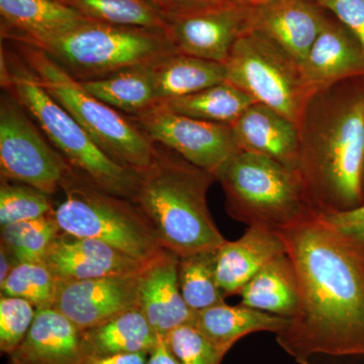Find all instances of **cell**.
Instances as JSON below:
<instances>
[{"label": "cell", "instance_id": "cell-17", "mask_svg": "<svg viewBox=\"0 0 364 364\" xmlns=\"http://www.w3.org/2000/svg\"><path fill=\"white\" fill-rule=\"evenodd\" d=\"M313 92L364 76L363 45L331 14L301 64Z\"/></svg>", "mask_w": 364, "mask_h": 364}, {"label": "cell", "instance_id": "cell-23", "mask_svg": "<svg viewBox=\"0 0 364 364\" xmlns=\"http://www.w3.org/2000/svg\"><path fill=\"white\" fill-rule=\"evenodd\" d=\"M239 296L241 305L279 317L293 318L299 306V279L289 254L270 260L249 280Z\"/></svg>", "mask_w": 364, "mask_h": 364}, {"label": "cell", "instance_id": "cell-28", "mask_svg": "<svg viewBox=\"0 0 364 364\" xmlns=\"http://www.w3.org/2000/svg\"><path fill=\"white\" fill-rule=\"evenodd\" d=\"M69 6L91 21L166 33L165 14L149 0H71Z\"/></svg>", "mask_w": 364, "mask_h": 364}, {"label": "cell", "instance_id": "cell-1", "mask_svg": "<svg viewBox=\"0 0 364 364\" xmlns=\"http://www.w3.org/2000/svg\"><path fill=\"white\" fill-rule=\"evenodd\" d=\"M299 279V306L277 336L299 364L364 358V249L316 215L279 232Z\"/></svg>", "mask_w": 364, "mask_h": 364}, {"label": "cell", "instance_id": "cell-8", "mask_svg": "<svg viewBox=\"0 0 364 364\" xmlns=\"http://www.w3.org/2000/svg\"><path fill=\"white\" fill-rule=\"evenodd\" d=\"M33 47L42 50L77 80L148 65L177 53L165 32L91 20Z\"/></svg>", "mask_w": 364, "mask_h": 364}, {"label": "cell", "instance_id": "cell-25", "mask_svg": "<svg viewBox=\"0 0 364 364\" xmlns=\"http://www.w3.org/2000/svg\"><path fill=\"white\" fill-rule=\"evenodd\" d=\"M159 102L186 97L226 81V66L181 53L151 64Z\"/></svg>", "mask_w": 364, "mask_h": 364}, {"label": "cell", "instance_id": "cell-26", "mask_svg": "<svg viewBox=\"0 0 364 364\" xmlns=\"http://www.w3.org/2000/svg\"><path fill=\"white\" fill-rule=\"evenodd\" d=\"M86 356H107L153 350L159 337L139 309L81 331Z\"/></svg>", "mask_w": 364, "mask_h": 364}, {"label": "cell", "instance_id": "cell-39", "mask_svg": "<svg viewBox=\"0 0 364 364\" xmlns=\"http://www.w3.org/2000/svg\"><path fill=\"white\" fill-rule=\"evenodd\" d=\"M0 262H1V273H0V286L4 284L9 273L16 267V262L14 258L11 257V254L6 250L4 245H1V250H0Z\"/></svg>", "mask_w": 364, "mask_h": 364}, {"label": "cell", "instance_id": "cell-18", "mask_svg": "<svg viewBox=\"0 0 364 364\" xmlns=\"http://www.w3.org/2000/svg\"><path fill=\"white\" fill-rule=\"evenodd\" d=\"M230 127L239 151L267 157L296 170L299 128L284 114L255 102Z\"/></svg>", "mask_w": 364, "mask_h": 364}, {"label": "cell", "instance_id": "cell-13", "mask_svg": "<svg viewBox=\"0 0 364 364\" xmlns=\"http://www.w3.org/2000/svg\"><path fill=\"white\" fill-rule=\"evenodd\" d=\"M139 273L76 282L60 280L53 309L80 331L104 324L138 309Z\"/></svg>", "mask_w": 364, "mask_h": 364}, {"label": "cell", "instance_id": "cell-7", "mask_svg": "<svg viewBox=\"0 0 364 364\" xmlns=\"http://www.w3.org/2000/svg\"><path fill=\"white\" fill-rule=\"evenodd\" d=\"M60 188L64 198L53 215L63 233L104 242L143 262L166 251L131 200L107 193L74 169Z\"/></svg>", "mask_w": 364, "mask_h": 364}, {"label": "cell", "instance_id": "cell-15", "mask_svg": "<svg viewBox=\"0 0 364 364\" xmlns=\"http://www.w3.org/2000/svg\"><path fill=\"white\" fill-rule=\"evenodd\" d=\"M328 16L314 0H275L249 9L248 30L267 36L303 64Z\"/></svg>", "mask_w": 364, "mask_h": 364}, {"label": "cell", "instance_id": "cell-19", "mask_svg": "<svg viewBox=\"0 0 364 364\" xmlns=\"http://www.w3.org/2000/svg\"><path fill=\"white\" fill-rule=\"evenodd\" d=\"M287 253L279 233L262 227H248L240 238L226 241L215 252V277L225 298L240 294L261 268Z\"/></svg>", "mask_w": 364, "mask_h": 364}, {"label": "cell", "instance_id": "cell-40", "mask_svg": "<svg viewBox=\"0 0 364 364\" xmlns=\"http://www.w3.org/2000/svg\"><path fill=\"white\" fill-rule=\"evenodd\" d=\"M149 1L164 14L168 13L177 4L176 0H149Z\"/></svg>", "mask_w": 364, "mask_h": 364}, {"label": "cell", "instance_id": "cell-33", "mask_svg": "<svg viewBox=\"0 0 364 364\" xmlns=\"http://www.w3.org/2000/svg\"><path fill=\"white\" fill-rule=\"evenodd\" d=\"M165 340L181 364H221L227 354L205 338L191 323L176 328Z\"/></svg>", "mask_w": 364, "mask_h": 364}, {"label": "cell", "instance_id": "cell-14", "mask_svg": "<svg viewBox=\"0 0 364 364\" xmlns=\"http://www.w3.org/2000/svg\"><path fill=\"white\" fill-rule=\"evenodd\" d=\"M43 263L62 282L105 279L136 274L146 263L95 239L61 232Z\"/></svg>", "mask_w": 364, "mask_h": 364}, {"label": "cell", "instance_id": "cell-30", "mask_svg": "<svg viewBox=\"0 0 364 364\" xmlns=\"http://www.w3.org/2000/svg\"><path fill=\"white\" fill-rule=\"evenodd\" d=\"M61 233L53 214L1 227V245L16 261L43 262L53 242Z\"/></svg>", "mask_w": 364, "mask_h": 364}, {"label": "cell", "instance_id": "cell-31", "mask_svg": "<svg viewBox=\"0 0 364 364\" xmlns=\"http://www.w3.org/2000/svg\"><path fill=\"white\" fill-rule=\"evenodd\" d=\"M60 279L43 262L18 263L1 287V296L30 301L36 310L54 306Z\"/></svg>", "mask_w": 364, "mask_h": 364}, {"label": "cell", "instance_id": "cell-3", "mask_svg": "<svg viewBox=\"0 0 364 364\" xmlns=\"http://www.w3.org/2000/svg\"><path fill=\"white\" fill-rule=\"evenodd\" d=\"M156 145L149 168L139 174L132 202L145 215L165 250L178 257L217 250L226 239L208 207L215 174Z\"/></svg>", "mask_w": 364, "mask_h": 364}, {"label": "cell", "instance_id": "cell-44", "mask_svg": "<svg viewBox=\"0 0 364 364\" xmlns=\"http://www.w3.org/2000/svg\"><path fill=\"white\" fill-rule=\"evenodd\" d=\"M55 1L62 2V4H70L71 0H55Z\"/></svg>", "mask_w": 364, "mask_h": 364}, {"label": "cell", "instance_id": "cell-37", "mask_svg": "<svg viewBox=\"0 0 364 364\" xmlns=\"http://www.w3.org/2000/svg\"><path fill=\"white\" fill-rule=\"evenodd\" d=\"M149 352H133L107 356H86L85 364H147Z\"/></svg>", "mask_w": 364, "mask_h": 364}, {"label": "cell", "instance_id": "cell-29", "mask_svg": "<svg viewBox=\"0 0 364 364\" xmlns=\"http://www.w3.org/2000/svg\"><path fill=\"white\" fill-rule=\"evenodd\" d=\"M215 252L203 251L179 257V287L193 313L224 303L226 299L215 277Z\"/></svg>", "mask_w": 364, "mask_h": 364}, {"label": "cell", "instance_id": "cell-36", "mask_svg": "<svg viewBox=\"0 0 364 364\" xmlns=\"http://www.w3.org/2000/svg\"><path fill=\"white\" fill-rule=\"evenodd\" d=\"M326 220L336 228L342 234L352 240L364 244V203L360 207L340 213V214L324 215Z\"/></svg>", "mask_w": 364, "mask_h": 364}, {"label": "cell", "instance_id": "cell-32", "mask_svg": "<svg viewBox=\"0 0 364 364\" xmlns=\"http://www.w3.org/2000/svg\"><path fill=\"white\" fill-rule=\"evenodd\" d=\"M4 181V179H2ZM51 200L47 193L28 184L1 182L0 186V225L31 221L53 214Z\"/></svg>", "mask_w": 364, "mask_h": 364}, {"label": "cell", "instance_id": "cell-41", "mask_svg": "<svg viewBox=\"0 0 364 364\" xmlns=\"http://www.w3.org/2000/svg\"><path fill=\"white\" fill-rule=\"evenodd\" d=\"M234 1L247 9H256V7L267 6L275 0H234Z\"/></svg>", "mask_w": 364, "mask_h": 364}, {"label": "cell", "instance_id": "cell-43", "mask_svg": "<svg viewBox=\"0 0 364 364\" xmlns=\"http://www.w3.org/2000/svg\"><path fill=\"white\" fill-rule=\"evenodd\" d=\"M196 0H176L177 4H184V2H195Z\"/></svg>", "mask_w": 364, "mask_h": 364}, {"label": "cell", "instance_id": "cell-34", "mask_svg": "<svg viewBox=\"0 0 364 364\" xmlns=\"http://www.w3.org/2000/svg\"><path fill=\"white\" fill-rule=\"evenodd\" d=\"M35 306L21 298L1 296L0 299V351L9 354L20 346L35 320Z\"/></svg>", "mask_w": 364, "mask_h": 364}, {"label": "cell", "instance_id": "cell-27", "mask_svg": "<svg viewBox=\"0 0 364 364\" xmlns=\"http://www.w3.org/2000/svg\"><path fill=\"white\" fill-rule=\"evenodd\" d=\"M255 100L236 86L225 82L161 104L171 111L210 123L232 124Z\"/></svg>", "mask_w": 364, "mask_h": 364}, {"label": "cell", "instance_id": "cell-10", "mask_svg": "<svg viewBox=\"0 0 364 364\" xmlns=\"http://www.w3.org/2000/svg\"><path fill=\"white\" fill-rule=\"evenodd\" d=\"M28 112L6 90L0 102V172L2 179L28 184L51 196L70 172Z\"/></svg>", "mask_w": 364, "mask_h": 364}, {"label": "cell", "instance_id": "cell-4", "mask_svg": "<svg viewBox=\"0 0 364 364\" xmlns=\"http://www.w3.org/2000/svg\"><path fill=\"white\" fill-rule=\"evenodd\" d=\"M1 85L25 107L72 169L107 193L133 200L140 173L107 156L78 122L43 87L18 53L1 49Z\"/></svg>", "mask_w": 364, "mask_h": 364}, {"label": "cell", "instance_id": "cell-16", "mask_svg": "<svg viewBox=\"0 0 364 364\" xmlns=\"http://www.w3.org/2000/svg\"><path fill=\"white\" fill-rule=\"evenodd\" d=\"M178 264V256L166 250L139 273L138 309L164 338L176 328L191 324L195 316L181 294Z\"/></svg>", "mask_w": 364, "mask_h": 364}, {"label": "cell", "instance_id": "cell-9", "mask_svg": "<svg viewBox=\"0 0 364 364\" xmlns=\"http://www.w3.org/2000/svg\"><path fill=\"white\" fill-rule=\"evenodd\" d=\"M225 66L226 82L299 127L314 92L301 64L286 50L263 33L248 30L235 43Z\"/></svg>", "mask_w": 364, "mask_h": 364}, {"label": "cell", "instance_id": "cell-20", "mask_svg": "<svg viewBox=\"0 0 364 364\" xmlns=\"http://www.w3.org/2000/svg\"><path fill=\"white\" fill-rule=\"evenodd\" d=\"M82 333L55 309L37 310L35 320L7 364H85Z\"/></svg>", "mask_w": 364, "mask_h": 364}, {"label": "cell", "instance_id": "cell-22", "mask_svg": "<svg viewBox=\"0 0 364 364\" xmlns=\"http://www.w3.org/2000/svg\"><path fill=\"white\" fill-rule=\"evenodd\" d=\"M289 318L279 317L249 306L226 303L195 313L191 324L215 346L228 352L239 340L254 333L277 335L286 329Z\"/></svg>", "mask_w": 364, "mask_h": 364}, {"label": "cell", "instance_id": "cell-6", "mask_svg": "<svg viewBox=\"0 0 364 364\" xmlns=\"http://www.w3.org/2000/svg\"><path fill=\"white\" fill-rule=\"evenodd\" d=\"M18 53L41 85L114 161L142 173L156 154V145L126 114L91 95L80 81L38 48L18 43Z\"/></svg>", "mask_w": 364, "mask_h": 364}, {"label": "cell", "instance_id": "cell-2", "mask_svg": "<svg viewBox=\"0 0 364 364\" xmlns=\"http://www.w3.org/2000/svg\"><path fill=\"white\" fill-rule=\"evenodd\" d=\"M296 172L315 212L364 203V76L314 93L299 124Z\"/></svg>", "mask_w": 364, "mask_h": 364}, {"label": "cell", "instance_id": "cell-35", "mask_svg": "<svg viewBox=\"0 0 364 364\" xmlns=\"http://www.w3.org/2000/svg\"><path fill=\"white\" fill-rule=\"evenodd\" d=\"M337 18L356 38L364 49V0H314Z\"/></svg>", "mask_w": 364, "mask_h": 364}, {"label": "cell", "instance_id": "cell-12", "mask_svg": "<svg viewBox=\"0 0 364 364\" xmlns=\"http://www.w3.org/2000/svg\"><path fill=\"white\" fill-rule=\"evenodd\" d=\"M128 117L153 143L174 151L215 176L222 165L239 151L229 124L184 116L161 102L136 116Z\"/></svg>", "mask_w": 364, "mask_h": 364}, {"label": "cell", "instance_id": "cell-11", "mask_svg": "<svg viewBox=\"0 0 364 364\" xmlns=\"http://www.w3.org/2000/svg\"><path fill=\"white\" fill-rule=\"evenodd\" d=\"M249 9L234 0L177 4L165 14L166 35L177 53L225 64L248 31Z\"/></svg>", "mask_w": 364, "mask_h": 364}, {"label": "cell", "instance_id": "cell-21", "mask_svg": "<svg viewBox=\"0 0 364 364\" xmlns=\"http://www.w3.org/2000/svg\"><path fill=\"white\" fill-rule=\"evenodd\" d=\"M2 35L30 46L52 39L90 18L55 0H0Z\"/></svg>", "mask_w": 364, "mask_h": 364}, {"label": "cell", "instance_id": "cell-38", "mask_svg": "<svg viewBox=\"0 0 364 364\" xmlns=\"http://www.w3.org/2000/svg\"><path fill=\"white\" fill-rule=\"evenodd\" d=\"M147 364H181L172 354L164 337H159L156 346L150 352Z\"/></svg>", "mask_w": 364, "mask_h": 364}, {"label": "cell", "instance_id": "cell-42", "mask_svg": "<svg viewBox=\"0 0 364 364\" xmlns=\"http://www.w3.org/2000/svg\"><path fill=\"white\" fill-rule=\"evenodd\" d=\"M225 1V0H196L195 2H220Z\"/></svg>", "mask_w": 364, "mask_h": 364}, {"label": "cell", "instance_id": "cell-45", "mask_svg": "<svg viewBox=\"0 0 364 364\" xmlns=\"http://www.w3.org/2000/svg\"><path fill=\"white\" fill-rule=\"evenodd\" d=\"M363 249H364V244H363Z\"/></svg>", "mask_w": 364, "mask_h": 364}, {"label": "cell", "instance_id": "cell-24", "mask_svg": "<svg viewBox=\"0 0 364 364\" xmlns=\"http://www.w3.org/2000/svg\"><path fill=\"white\" fill-rule=\"evenodd\" d=\"M151 64L129 67L104 77L79 81L86 91L105 104L122 114L136 116L159 104Z\"/></svg>", "mask_w": 364, "mask_h": 364}, {"label": "cell", "instance_id": "cell-5", "mask_svg": "<svg viewBox=\"0 0 364 364\" xmlns=\"http://www.w3.org/2000/svg\"><path fill=\"white\" fill-rule=\"evenodd\" d=\"M215 179L224 191L228 214L247 227L279 233L318 215L296 170L269 158L238 151L218 170Z\"/></svg>", "mask_w": 364, "mask_h": 364}]
</instances>
